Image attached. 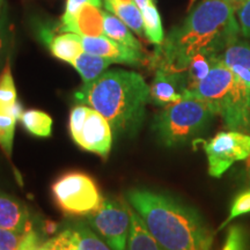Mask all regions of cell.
<instances>
[{
    "label": "cell",
    "instance_id": "obj_1",
    "mask_svg": "<svg viewBox=\"0 0 250 250\" xmlns=\"http://www.w3.org/2000/svg\"><path fill=\"white\" fill-rule=\"evenodd\" d=\"M236 7L225 0H203L158 46L159 67L186 73L197 54L219 57L241 35Z\"/></svg>",
    "mask_w": 250,
    "mask_h": 250
},
{
    "label": "cell",
    "instance_id": "obj_2",
    "mask_svg": "<svg viewBox=\"0 0 250 250\" xmlns=\"http://www.w3.org/2000/svg\"><path fill=\"white\" fill-rule=\"evenodd\" d=\"M126 201L166 250H212L214 230L195 208L148 189L126 192Z\"/></svg>",
    "mask_w": 250,
    "mask_h": 250
},
{
    "label": "cell",
    "instance_id": "obj_3",
    "mask_svg": "<svg viewBox=\"0 0 250 250\" xmlns=\"http://www.w3.org/2000/svg\"><path fill=\"white\" fill-rule=\"evenodd\" d=\"M79 104L99 111L116 136H134L145 120L151 102L149 86L139 73L126 70L105 71L98 79L74 93Z\"/></svg>",
    "mask_w": 250,
    "mask_h": 250
},
{
    "label": "cell",
    "instance_id": "obj_4",
    "mask_svg": "<svg viewBox=\"0 0 250 250\" xmlns=\"http://www.w3.org/2000/svg\"><path fill=\"white\" fill-rule=\"evenodd\" d=\"M184 95L205 102L228 130L250 133V92L236 73L215 59L210 73Z\"/></svg>",
    "mask_w": 250,
    "mask_h": 250
},
{
    "label": "cell",
    "instance_id": "obj_5",
    "mask_svg": "<svg viewBox=\"0 0 250 250\" xmlns=\"http://www.w3.org/2000/svg\"><path fill=\"white\" fill-rule=\"evenodd\" d=\"M214 117V112L205 102L184 95L181 101L164 107L154 117L152 129L162 145L175 147L198 138Z\"/></svg>",
    "mask_w": 250,
    "mask_h": 250
},
{
    "label": "cell",
    "instance_id": "obj_6",
    "mask_svg": "<svg viewBox=\"0 0 250 250\" xmlns=\"http://www.w3.org/2000/svg\"><path fill=\"white\" fill-rule=\"evenodd\" d=\"M52 195L58 208L65 214L87 217L99 208L103 197L89 175L70 171L52 184Z\"/></svg>",
    "mask_w": 250,
    "mask_h": 250
},
{
    "label": "cell",
    "instance_id": "obj_7",
    "mask_svg": "<svg viewBox=\"0 0 250 250\" xmlns=\"http://www.w3.org/2000/svg\"><path fill=\"white\" fill-rule=\"evenodd\" d=\"M72 139L85 151L107 159L112 145V130L109 122L93 108L78 104L72 108L68 121Z\"/></svg>",
    "mask_w": 250,
    "mask_h": 250
},
{
    "label": "cell",
    "instance_id": "obj_8",
    "mask_svg": "<svg viewBox=\"0 0 250 250\" xmlns=\"http://www.w3.org/2000/svg\"><path fill=\"white\" fill-rule=\"evenodd\" d=\"M87 223L112 250H125L129 239L130 205L117 198L103 197L101 204L87 215Z\"/></svg>",
    "mask_w": 250,
    "mask_h": 250
},
{
    "label": "cell",
    "instance_id": "obj_9",
    "mask_svg": "<svg viewBox=\"0 0 250 250\" xmlns=\"http://www.w3.org/2000/svg\"><path fill=\"white\" fill-rule=\"evenodd\" d=\"M208 175L220 179L236 162L245 161L250 156V133L241 131H220L215 136L202 142Z\"/></svg>",
    "mask_w": 250,
    "mask_h": 250
},
{
    "label": "cell",
    "instance_id": "obj_10",
    "mask_svg": "<svg viewBox=\"0 0 250 250\" xmlns=\"http://www.w3.org/2000/svg\"><path fill=\"white\" fill-rule=\"evenodd\" d=\"M81 44H83V51L107 58L112 62H118V64H127L134 66V65L143 64L146 59L143 50H134L129 46H125L107 36H81Z\"/></svg>",
    "mask_w": 250,
    "mask_h": 250
},
{
    "label": "cell",
    "instance_id": "obj_11",
    "mask_svg": "<svg viewBox=\"0 0 250 250\" xmlns=\"http://www.w3.org/2000/svg\"><path fill=\"white\" fill-rule=\"evenodd\" d=\"M187 90L186 73H177L164 67H158L155 77L149 86L151 102L160 107L179 102Z\"/></svg>",
    "mask_w": 250,
    "mask_h": 250
},
{
    "label": "cell",
    "instance_id": "obj_12",
    "mask_svg": "<svg viewBox=\"0 0 250 250\" xmlns=\"http://www.w3.org/2000/svg\"><path fill=\"white\" fill-rule=\"evenodd\" d=\"M58 30L83 37L104 36V12L98 6L85 4L72 17H62Z\"/></svg>",
    "mask_w": 250,
    "mask_h": 250
},
{
    "label": "cell",
    "instance_id": "obj_13",
    "mask_svg": "<svg viewBox=\"0 0 250 250\" xmlns=\"http://www.w3.org/2000/svg\"><path fill=\"white\" fill-rule=\"evenodd\" d=\"M41 37L52 56L62 62L72 64L78 56L83 52V44H81V36L73 33H62L55 35L52 30L48 28H42Z\"/></svg>",
    "mask_w": 250,
    "mask_h": 250
},
{
    "label": "cell",
    "instance_id": "obj_14",
    "mask_svg": "<svg viewBox=\"0 0 250 250\" xmlns=\"http://www.w3.org/2000/svg\"><path fill=\"white\" fill-rule=\"evenodd\" d=\"M0 228L18 233L33 229L26 206L11 197L0 195Z\"/></svg>",
    "mask_w": 250,
    "mask_h": 250
},
{
    "label": "cell",
    "instance_id": "obj_15",
    "mask_svg": "<svg viewBox=\"0 0 250 250\" xmlns=\"http://www.w3.org/2000/svg\"><path fill=\"white\" fill-rule=\"evenodd\" d=\"M130 217V233L125 250H166L148 232L143 219L131 205Z\"/></svg>",
    "mask_w": 250,
    "mask_h": 250
},
{
    "label": "cell",
    "instance_id": "obj_16",
    "mask_svg": "<svg viewBox=\"0 0 250 250\" xmlns=\"http://www.w3.org/2000/svg\"><path fill=\"white\" fill-rule=\"evenodd\" d=\"M104 9L109 13H112L120 20L126 24L130 29L138 35L144 34V22L142 9L137 6L136 2H121L117 0H103Z\"/></svg>",
    "mask_w": 250,
    "mask_h": 250
},
{
    "label": "cell",
    "instance_id": "obj_17",
    "mask_svg": "<svg viewBox=\"0 0 250 250\" xmlns=\"http://www.w3.org/2000/svg\"><path fill=\"white\" fill-rule=\"evenodd\" d=\"M0 110L12 112L18 120H20L23 112L22 107L18 102L17 88L8 62L0 73Z\"/></svg>",
    "mask_w": 250,
    "mask_h": 250
},
{
    "label": "cell",
    "instance_id": "obj_18",
    "mask_svg": "<svg viewBox=\"0 0 250 250\" xmlns=\"http://www.w3.org/2000/svg\"><path fill=\"white\" fill-rule=\"evenodd\" d=\"M111 64L112 62L107 58L83 51L74 59L72 66L76 68L80 77L83 78V83H87L98 79Z\"/></svg>",
    "mask_w": 250,
    "mask_h": 250
},
{
    "label": "cell",
    "instance_id": "obj_19",
    "mask_svg": "<svg viewBox=\"0 0 250 250\" xmlns=\"http://www.w3.org/2000/svg\"><path fill=\"white\" fill-rule=\"evenodd\" d=\"M43 241L34 229L26 233L0 228V250H41Z\"/></svg>",
    "mask_w": 250,
    "mask_h": 250
},
{
    "label": "cell",
    "instance_id": "obj_20",
    "mask_svg": "<svg viewBox=\"0 0 250 250\" xmlns=\"http://www.w3.org/2000/svg\"><path fill=\"white\" fill-rule=\"evenodd\" d=\"M104 36L134 50H143L142 44L131 34L129 27L109 12H104Z\"/></svg>",
    "mask_w": 250,
    "mask_h": 250
},
{
    "label": "cell",
    "instance_id": "obj_21",
    "mask_svg": "<svg viewBox=\"0 0 250 250\" xmlns=\"http://www.w3.org/2000/svg\"><path fill=\"white\" fill-rule=\"evenodd\" d=\"M218 59L229 68L240 66L250 70V42L239 37L219 55Z\"/></svg>",
    "mask_w": 250,
    "mask_h": 250
},
{
    "label": "cell",
    "instance_id": "obj_22",
    "mask_svg": "<svg viewBox=\"0 0 250 250\" xmlns=\"http://www.w3.org/2000/svg\"><path fill=\"white\" fill-rule=\"evenodd\" d=\"M144 34L146 39L153 44L160 46L165 41V33L162 28V21L160 13L154 4V1H149L147 5L142 9Z\"/></svg>",
    "mask_w": 250,
    "mask_h": 250
},
{
    "label": "cell",
    "instance_id": "obj_23",
    "mask_svg": "<svg viewBox=\"0 0 250 250\" xmlns=\"http://www.w3.org/2000/svg\"><path fill=\"white\" fill-rule=\"evenodd\" d=\"M21 123L28 132L36 137H50L52 133V118L48 114L37 109H30L22 112Z\"/></svg>",
    "mask_w": 250,
    "mask_h": 250
},
{
    "label": "cell",
    "instance_id": "obj_24",
    "mask_svg": "<svg viewBox=\"0 0 250 250\" xmlns=\"http://www.w3.org/2000/svg\"><path fill=\"white\" fill-rule=\"evenodd\" d=\"M217 57L206 54H197L189 62L186 71L187 90L192 89L198 85L203 79L208 77Z\"/></svg>",
    "mask_w": 250,
    "mask_h": 250
},
{
    "label": "cell",
    "instance_id": "obj_25",
    "mask_svg": "<svg viewBox=\"0 0 250 250\" xmlns=\"http://www.w3.org/2000/svg\"><path fill=\"white\" fill-rule=\"evenodd\" d=\"M72 228L77 233L79 250H112L86 224L78 223L74 226H72Z\"/></svg>",
    "mask_w": 250,
    "mask_h": 250
},
{
    "label": "cell",
    "instance_id": "obj_26",
    "mask_svg": "<svg viewBox=\"0 0 250 250\" xmlns=\"http://www.w3.org/2000/svg\"><path fill=\"white\" fill-rule=\"evenodd\" d=\"M18 118L12 112L0 110V148L4 151L7 158H11L13 149L15 125Z\"/></svg>",
    "mask_w": 250,
    "mask_h": 250
},
{
    "label": "cell",
    "instance_id": "obj_27",
    "mask_svg": "<svg viewBox=\"0 0 250 250\" xmlns=\"http://www.w3.org/2000/svg\"><path fill=\"white\" fill-rule=\"evenodd\" d=\"M41 250H79L77 233L73 228H66L51 239L43 241Z\"/></svg>",
    "mask_w": 250,
    "mask_h": 250
},
{
    "label": "cell",
    "instance_id": "obj_28",
    "mask_svg": "<svg viewBox=\"0 0 250 250\" xmlns=\"http://www.w3.org/2000/svg\"><path fill=\"white\" fill-rule=\"evenodd\" d=\"M250 213V188L249 189L242 190L234 197L232 204H230L229 213H228L226 220L220 225L219 229L226 227L229 225L234 219L241 217V215Z\"/></svg>",
    "mask_w": 250,
    "mask_h": 250
},
{
    "label": "cell",
    "instance_id": "obj_29",
    "mask_svg": "<svg viewBox=\"0 0 250 250\" xmlns=\"http://www.w3.org/2000/svg\"><path fill=\"white\" fill-rule=\"evenodd\" d=\"M248 233L241 225H232L228 228L221 250H248Z\"/></svg>",
    "mask_w": 250,
    "mask_h": 250
},
{
    "label": "cell",
    "instance_id": "obj_30",
    "mask_svg": "<svg viewBox=\"0 0 250 250\" xmlns=\"http://www.w3.org/2000/svg\"><path fill=\"white\" fill-rule=\"evenodd\" d=\"M236 18L239 21L241 35L250 40V0H245L236 9Z\"/></svg>",
    "mask_w": 250,
    "mask_h": 250
},
{
    "label": "cell",
    "instance_id": "obj_31",
    "mask_svg": "<svg viewBox=\"0 0 250 250\" xmlns=\"http://www.w3.org/2000/svg\"><path fill=\"white\" fill-rule=\"evenodd\" d=\"M9 23L7 12L4 11L1 17H0V62L6 55V49H7L8 40H9Z\"/></svg>",
    "mask_w": 250,
    "mask_h": 250
},
{
    "label": "cell",
    "instance_id": "obj_32",
    "mask_svg": "<svg viewBox=\"0 0 250 250\" xmlns=\"http://www.w3.org/2000/svg\"><path fill=\"white\" fill-rule=\"evenodd\" d=\"M85 4H93L98 7L102 6V0H66V6H65V12L62 18L72 17L79 11L80 7Z\"/></svg>",
    "mask_w": 250,
    "mask_h": 250
},
{
    "label": "cell",
    "instance_id": "obj_33",
    "mask_svg": "<svg viewBox=\"0 0 250 250\" xmlns=\"http://www.w3.org/2000/svg\"><path fill=\"white\" fill-rule=\"evenodd\" d=\"M230 70H232L234 73H236L237 76L241 78L243 83H246L247 88H248L250 92V70H248V68H245V67H240V66L232 67Z\"/></svg>",
    "mask_w": 250,
    "mask_h": 250
},
{
    "label": "cell",
    "instance_id": "obj_34",
    "mask_svg": "<svg viewBox=\"0 0 250 250\" xmlns=\"http://www.w3.org/2000/svg\"><path fill=\"white\" fill-rule=\"evenodd\" d=\"M133 1L136 2L137 6H138V7H139L140 9H143L144 7H145L146 5L148 4L149 1H152V0H133Z\"/></svg>",
    "mask_w": 250,
    "mask_h": 250
},
{
    "label": "cell",
    "instance_id": "obj_35",
    "mask_svg": "<svg viewBox=\"0 0 250 250\" xmlns=\"http://www.w3.org/2000/svg\"><path fill=\"white\" fill-rule=\"evenodd\" d=\"M225 1H227V2H229V4H232L233 6H235L236 8H239V6L242 4L243 1H245V0H225Z\"/></svg>",
    "mask_w": 250,
    "mask_h": 250
},
{
    "label": "cell",
    "instance_id": "obj_36",
    "mask_svg": "<svg viewBox=\"0 0 250 250\" xmlns=\"http://www.w3.org/2000/svg\"><path fill=\"white\" fill-rule=\"evenodd\" d=\"M4 6H5V0H0V17H1L2 13H4V11H5Z\"/></svg>",
    "mask_w": 250,
    "mask_h": 250
},
{
    "label": "cell",
    "instance_id": "obj_37",
    "mask_svg": "<svg viewBox=\"0 0 250 250\" xmlns=\"http://www.w3.org/2000/svg\"><path fill=\"white\" fill-rule=\"evenodd\" d=\"M247 168H248V169H250V156L248 159H247Z\"/></svg>",
    "mask_w": 250,
    "mask_h": 250
},
{
    "label": "cell",
    "instance_id": "obj_38",
    "mask_svg": "<svg viewBox=\"0 0 250 250\" xmlns=\"http://www.w3.org/2000/svg\"><path fill=\"white\" fill-rule=\"evenodd\" d=\"M195 1H196V0H190V2H189V7H188V8L191 9V6L193 5V2H195Z\"/></svg>",
    "mask_w": 250,
    "mask_h": 250
},
{
    "label": "cell",
    "instance_id": "obj_39",
    "mask_svg": "<svg viewBox=\"0 0 250 250\" xmlns=\"http://www.w3.org/2000/svg\"><path fill=\"white\" fill-rule=\"evenodd\" d=\"M117 1H121V2H133V0H117Z\"/></svg>",
    "mask_w": 250,
    "mask_h": 250
},
{
    "label": "cell",
    "instance_id": "obj_40",
    "mask_svg": "<svg viewBox=\"0 0 250 250\" xmlns=\"http://www.w3.org/2000/svg\"><path fill=\"white\" fill-rule=\"evenodd\" d=\"M248 171H249V174H250V169H248Z\"/></svg>",
    "mask_w": 250,
    "mask_h": 250
}]
</instances>
